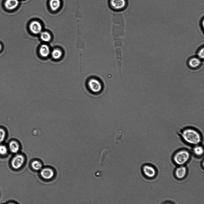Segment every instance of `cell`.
I'll return each instance as SVG.
<instances>
[{"mask_svg":"<svg viewBox=\"0 0 204 204\" xmlns=\"http://www.w3.org/2000/svg\"><path fill=\"white\" fill-rule=\"evenodd\" d=\"M177 133L183 141L190 145H198L202 140V134L200 130L194 125H188L183 126L177 130Z\"/></svg>","mask_w":204,"mask_h":204,"instance_id":"obj_1","label":"cell"},{"mask_svg":"<svg viewBox=\"0 0 204 204\" xmlns=\"http://www.w3.org/2000/svg\"><path fill=\"white\" fill-rule=\"evenodd\" d=\"M29 27L30 31L34 34H38L42 32V26L38 21H34L32 22L30 24Z\"/></svg>","mask_w":204,"mask_h":204,"instance_id":"obj_8","label":"cell"},{"mask_svg":"<svg viewBox=\"0 0 204 204\" xmlns=\"http://www.w3.org/2000/svg\"><path fill=\"white\" fill-rule=\"evenodd\" d=\"M142 171L144 175L149 178L154 177L157 174L155 169L153 166L149 165L143 166L142 168Z\"/></svg>","mask_w":204,"mask_h":204,"instance_id":"obj_7","label":"cell"},{"mask_svg":"<svg viewBox=\"0 0 204 204\" xmlns=\"http://www.w3.org/2000/svg\"><path fill=\"white\" fill-rule=\"evenodd\" d=\"M88 85L89 89L94 93L99 92L102 89V85L100 82L97 79L92 78L88 82Z\"/></svg>","mask_w":204,"mask_h":204,"instance_id":"obj_4","label":"cell"},{"mask_svg":"<svg viewBox=\"0 0 204 204\" xmlns=\"http://www.w3.org/2000/svg\"><path fill=\"white\" fill-rule=\"evenodd\" d=\"M31 165L32 168L35 170H41L42 168V163L38 160H34L32 162Z\"/></svg>","mask_w":204,"mask_h":204,"instance_id":"obj_19","label":"cell"},{"mask_svg":"<svg viewBox=\"0 0 204 204\" xmlns=\"http://www.w3.org/2000/svg\"><path fill=\"white\" fill-rule=\"evenodd\" d=\"M60 0H50L49 5L51 10L55 11L58 10L60 6Z\"/></svg>","mask_w":204,"mask_h":204,"instance_id":"obj_14","label":"cell"},{"mask_svg":"<svg viewBox=\"0 0 204 204\" xmlns=\"http://www.w3.org/2000/svg\"><path fill=\"white\" fill-rule=\"evenodd\" d=\"M25 161V158L22 154H18L13 158L11 165L13 168L15 169L20 168L23 165Z\"/></svg>","mask_w":204,"mask_h":204,"instance_id":"obj_3","label":"cell"},{"mask_svg":"<svg viewBox=\"0 0 204 204\" xmlns=\"http://www.w3.org/2000/svg\"><path fill=\"white\" fill-rule=\"evenodd\" d=\"M40 37L42 41L47 42L50 41L51 39V36L48 32L47 31H42L40 33Z\"/></svg>","mask_w":204,"mask_h":204,"instance_id":"obj_17","label":"cell"},{"mask_svg":"<svg viewBox=\"0 0 204 204\" xmlns=\"http://www.w3.org/2000/svg\"><path fill=\"white\" fill-rule=\"evenodd\" d=\"M7 148L4 145H0V154L4 155L7 152Z\"/></svg>","mask_w":204,"mask_h":204,"instance_id":"obj_20","label":"cell"},{"mask_svg":"<svg viewBox=\"0 0 204 204\" xmlns=\"http://www.w3.org/2000/svg\"><path fill=\"white\" fill-rule=\"evenodd\" d=\"M62 52L59 49H55L52 50L51 54L52 57L55 59H58L62 56Z\"/></svg>","mask_w":204,"mask_h":204,"instance_id":"obj_18","label":"cell"},{"mask_svg":"<svg viewBox=\"0 0 204 204\" xmlns=\"http://www.w3.org/2000/svg\"><path fill=\"white\" fill-rule=\"evenodd\" d=\"M2 49V45L0 43V52L1 50Z\"/></svg>","mask_w":204,"mask_h":204,"instance_id":"obj_22","label":"cell"},{"mask_svg":"<svg viewBox=\"0 0 204 204\" xmlns=\"http://www.w3.org/2000/svg\"><path fill=\"white\" fill-rule=\"evenodd\" d=\"M111 7L115 10H121L124 8L126 4L125 0H111Z\"/></svg>","mask_w":204,"mask_h":204,"instance_id":"obj_6","label":"cell"},{"mask_svg":"<svg viewBox=\"0 0 204 204\" xmlns=\"http://www.w3.org/2000/svg\"><path fill=\"white\" fill-rule=\"evenodd\" d=\"M193 152L196 156H201L203 154V148L202 146L199 145H196L193 148Z\"/></svg>","mask_w":204,"mask_h":204,"instance_id":"obj_15","label":"cell"},{"mask_svg":"<svg viewBox=\"0 0 204 204\" xmlns=\"http://www.w3.org/2000/svg\"><path fill=\"white\" fill-rule=\"evenodd\" d=\"M201 64V60L197 57L193 56L190 57L187 61L188 66L192 69L199 68Z\"/></svg>","mask_w":204,"mask_h":204,"instance_id":"obj_5","label":"cell"},{"mask_svg":"<svg viewBox=\"0 0 204 204\" xmlns=\"http://www.w3.org/2000/svg\"><path fill=\"white\" fill-rule=\"evenodd\" d=\"M9 149L11 152L14 154L17 153L20 149L19 143L16 140L10 141L9 144Z\"/></svg>","mask_w":204,"mask_h":204,"instance_id":"obj_11","label":"cell"},{"mask_svg":"<svg viewBox=\"0 0 204 204\" xmlns=\"http://www.w3.org/2000/svg\"><path fill=\"white\" fill-rule=\"evenodd\" d=\"M39 52L40 55L42 57H47L49 56L50 53V48L46 45H42L39 48Z\"/></svg>","mask_w":204,"mask_h":204,"instance_id":"obj_13","label":"cell"},{"mask_svg":"<svg viewBox=\"0 0 204 204\" xmlns=\"http://www.w3.org/2000/svg\"><path fill=\"white\" fill-rule=\"evenodd\" d=\"M18 0H6L4 4L5 8L8 10H12L16 8L18 5Z\"/></svg>","mask_w":204,"mask_h":204,"instance_id":"obj_12","label":"cell"},{"mask_svg":"<svg viewBox=\"0 0 204 204\" xmlns=\"http://www.w3.org/2000/svg\"><path fill=\"white\" fill-rule=\"evenodd\" d=\"M40 175L45 180H50L52 178L54 174L53 170L49 168H45L41 170Z\"/></svg>","mask_w":204,"mask_h":204,"instance_id":"obj_9","label":"cell"},{"mask_svg":"<svg viewBox=\"0 0 204 204\" xmlns=\"http://www.w3.org/2000/svg\"><path fill=\"white\" fill-rule=\"evenodd\" d=\"M7 130L4 127L0 126V143L5 140L7 135Z\"/></svg>","mask_w":204,"mask_h":204,"instance_id":"obj_16","label":"cell"},{"mask_svg":"<svg viewBox=\"0 0 204 204\" xmlns=\"http://www.w3.org/2000/svg\"><path fill=\"white\" fill-rule=\"evenodd\" d=\"M187 172V169L186 167L183 165L179 166L175 169V175L177 179H182L185 177Z\"/></svg>","mask_w":204,"mask_h":204,"instance_id":"obj_10","label":"cell"},{"mask_svg":"<svg viewBox=\"0 0 204 204\" xmlns=\"http://www.w3.org/2000/svg\"><path fill=\"white\" fill-rule=\"evenodd\" d=\"M204 47H203L200 48L197 52V57L201 60L204 58Z\"/></svg>","mask_w":204,"mask_h":204,"instance_id":"obj_21","label":"cell"},{"mask_svg":"<svg viewBox=\"0 0 204 204\" xmlns=\"http://www.w3.org/2000/svg\"><path fill=\"white\" fill-rule=\"evenodd\" d=\"M191 155L189 152L186 150H180L174 154L173 160L176 164L179 165H183L189 160Z\"/></svg>","mask_w":204,"mask_h":204,"instance_id":"obj_2","label":"cell"}]
</instances>
